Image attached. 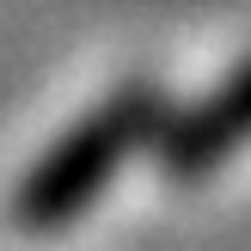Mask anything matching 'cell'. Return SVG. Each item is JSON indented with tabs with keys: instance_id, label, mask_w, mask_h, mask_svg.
<instances>
[{
	"instance_id": "7a4b0ae2",
	"label": "cell",
	"mask_w": 251,
	"mask_h": 251,
	"mask_svg": "<svg viewBox=\"0 0 251 251\" xmlns=\"http://www.w3.org/2000/svg\"><path fill=\"white\" fill-rule=\"evenodd\" d=\"M245 141H251V61L202 110H190V117L166 135V159L178 172H208V166H221V159H227L233 147H245Z\"/></svg>"
},
{
	"instance_id": "6da1fadb",
	"label": "cell",
	"mask_w": 251,
	"mask_h": 251,
	"mask_svg": "<svg viewBox=\"0 0 251 251\" xmlns=\"http://www.w3.org/2000/svg\"><path fill=\"white\" fill-rule=\"evenodd\" d=\"M153 129V98L147 92H117L92 110L86 123H74L55 147L31 166V178L12 196V221L31 233H55L68 221H80L98 202V190L110 184V172L123 166L129 147L147 141Z\"/></svg>"
}]
</instances>
